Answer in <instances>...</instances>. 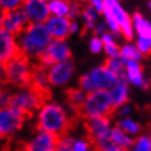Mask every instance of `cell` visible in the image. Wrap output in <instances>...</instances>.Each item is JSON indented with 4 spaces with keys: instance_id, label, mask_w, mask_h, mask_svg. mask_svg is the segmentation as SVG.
<instances>
[{
    "instance_id": "cell-22",
    "label": "cell",
    "mask_w": 151,
    "mask_h": 151,
    "mask_svg": "<svg viewBox=\"0 0 151 151\" xmlns=\"http://www.w3.org/2000/svg\"><path fill=\"white\" fill-rule=\"evenodd\" d=\"M116 126L119 127L126 134H130V135H137L141 132V126L137 122L132 121L130 118H124L122 121L117 122Z\"/></svg>"
},
{
    "instance_id": "cell-14",
    "label": "cell",
    "mask_w": 151,
    "mask_h": 151,
    "mask_svg": "<svg viewBox=\"0 0 151 151\" xmlns=\"http://www.w3.org/2000/svg\"><path fill=\"white\" fill-rule=\"evenodd\" d=\"M89 76L96 90H107L110 88H113L118 82L116 75L103 66L93 69Z\"/></svg>"
},
{
    "instance_id": "cell-4",
    "label": "cell",
    "mask_w": 151,
    "mask_h": 151,
    "mask_svg": "<svg viewBox=\"0 0 151 151\" xmlns=\"http://www.w3.org/2000/svg\"><path fill=\"white\" fill-rule=\"evenodd\" d=\"M27 117L11 107H0V140L10 139L22 128Z\"/></svg>"
},
{
    "instance_id": "cell-28",
    "label": "cell",
    "mask_w": 151,
    "mask_h": 151,
    "mask_svg": "<svg viewBox=\"0 0 151 151\" xmlns=\"http://www.w3.org/2000/svg\"><path fill=\"white\" fill-rule=\"evenodd\" d=\"M103 47V42L102 40H100L98 36H93L90 42V49L93 54H98L101 52V49Z\"/></svg>"
},
{
    "instance_id": "cell-2",
    "label": "cell",
    "mask_w": 151,
    "mask_h": 151,
    "mask_svg": "<svg viewBox=\"0 0 151 151\" xmlns=\"http://www.w3.org/2000/svg\"><path fill=\"white\" fill-rule=\"evenodd\" d=\"M6 72L7 86L27 89L32 78V60L22 49L2 65Z\"/></svg>"
},
{
    "instance_id": "cell-18",
    "label": "cell",
    "mask_w": 151,
    "mask_h": 151,
    "mask_svg": "<svg viewBox=\"0 0 151 151\" xmlns=\"http://www.w3.org/2000/svg\"><path fill=\"white\" fill-rule=\"evenodd\" d=\"M110 140L113 146L126 148V149L132 148V145H134V141H135V139L130 138L126 132H123V130H122L119 127H117V126H115L114 128L111 129Z\"/></svg>"
},
{
    "instance_id": "cell-10",
    "label": "cell",
    "mask_w": 151,
    "mask_h": 151,
    "mask_svg": "<svg viewBox=\"0 0 151 151\" xmlns=\"http://www.w3.org/2000/svg\"><path fill=\"white\" fill-rule=\"evenodd\" d=\"M87 99V92L80 88H68L65 90L66 104L71 111V116L82 122V112L84 102Z\"/></svg>"
},
{
    "instance_id": "cell-36",
    "label": "cell",
    "mask_w": 151,
    "mask_h": 151,
    "mask_svg": "<svg viewBox=\"0 0 151 151\" xmlns=\"http://www.w3.org/2000/svg\"><path fill=\"white\" fill-rule=\"evenodd\" d=\"M0 92H1V87H0Z\"/></svg>"
},
{
    "instance_id": "cell-33",
    "label": "cell",
    "mask_w": 151,
    "mask_h": 151,
    "mask_svg": "<svg viewBox=\"0 0 151 151\" xmlns=\"http://www.w3.org/2000/svg\"><path fill=\"white\" fill-rule=\"evenodd\" d=\"M4 13H6V10H4L2 8L0 7V27H2V25H4Z\"/></svg>"
},
{
    "instance_id": "cell-12",
    "label": "cell",
    "mask_w": 151,
    "mask_h": 151,
    "mask_svg": "<svg viewBox=\"0 0 151 151\" xmlns=\"http://www.w3.org/2000/svg\"><path fill=\"white\" fill-rule=\"evenodd\" d=\"M73 21L69 18H59V17H53L49 18L46 23V27L48 29L52 37L59 41H66V38L71 35V27Z\"/></svg>"
},
{
    "instance_id": "cell-31",
    "label": "cell",
    "mask_w": 151,
    "mask_h": 151,
    "mask_svg": "<svg viewBox=\"0 0 151 151\" xmlns=\"http://www.w3.org/2000/svg\"><path fill=\"white\" fill-rule=\"evenodd\" d=\"M101 151H129V149L117 147V146H112V147H109V148H106V149H102Z\"/></svg>"
},
{
    "instance_id": "cell-11",
    "label": "cell",
    "mask_w": 151,
    "mask_h": 151,
    "mask_svg": "<svg viewBox=\"0 0 151 151\" xmlns=\"http://www.w3.org/2000/svg\"><path fill=\"white\" fill-rule=\"evenodd\" d=\"M104 1H105V4L110 6V8L112 9V12H113L115 19L119 24L122 35L126 38L127 42H132V38H134V34H132V19L119 6L117 0H104Z\"/></svg>"
},
{
    "instance_id": "cell-3",
    "label": "cell",
    "mask_w": 151,
    "mask_h": 151,
    "mask_svg": "<svg viewBox=\"0 0 151 151\" xmlns=\"http://www.w3.org/2000/svg\"><path fill=\"white\" fill-rule=\"evenodd\" d=\"M117 110L114 107L111 93L106 90H96L87 93L82 112V121L92 117L104 116L113 119Z\"/></svg>"
},
{
    "instance_id": "cell-30",
    "label": "cell",
    "mask_w": 151,
    "mask_h": 151,
    "mask_svg": "<svg viewBox=\"0 0 151 151\" xmlns=\"http://www.w3.org/2000/svg\"><path fill=\"white\" fill-rule=\"evenodd\" d=\"M7 86V79H6V72H4V66L0 63V87Z\"/></svg>"
},
{
    "instance_id": "cell-26",
    "label": "cell",
    "mask_w": 151,
    "mask_h": 151,
    "mask_svg": "<svg viewBox=\"0 0 151 151\" xmlns=\"http://www.w3.org/2000/svg\"><path fill=\"white\" fill-rule=\"evenodd\" d=\"M79 88L82 89L84 92L87 93H90V92H93V91H96L94 84L91 80L90 76L89 75H84L81 76L79 78Z\"/></svg>"
},
{
    "instance_id": "cell-21",
    "label": "cell",
    "mask_w": 151,
    "mask_h": 151,
    "mask_svg": "<svg viewBox=\"0 0 151 151\" xmlns=\"http://www.w3.org/2000/svg\"><path fill=\"white\" fill-rule=\"evenodd\" d=\"M102 42L106 54H109L110 57H116L121 55V47L114 42L112 34H110V33L102 34Z\"/></svg>"
},
{
    "instance_id": "cell-29",
    "label": "cell",
    "mask_w": 151,
    "mask_h": 151,
    "mask_svg": "<svg viewBox=\"0 0 151 151\" xmlns=\"http://www.w3.org/2000/svg\"><path fill=\"white\" fill-rule=\"evenodd\" d=\"M91 4L100 14H104V9H105V1L104 0H91Z\"/></svg>"
},
{
    "instance_id": "cell-16",
    "label": "cell",
    "mask_w": 151,
    "mask_h": 151,
    "mask_svg": "<svg viewBox=\"0 0 151 151\" xmlns=\"http://www.w3.org/2000/svg\"><path fill=\"white\" fill-rule=\"evenodd\" d=\"M24 32L42 49H45L47 47V45L50 43L52 35L49 33L48 29L44 24H34V23H31Z\"/></svg>"
},
{
    "instance_id": "cell-8",
    "label": "cell",
    "mask_w": 151,
    "mask_h": 151,
    "mask_svg": "<svg viewBox=\"0 0 151 151\" xmlns=\"http://www.w3.org/2000/svg\"><path fill=\"white\" fill-rule=\"evenodd\" d=\"M73 71H75V64L72 58L50 66L47 72L49 84L53 87L63 86L71 78Z\"/></svg>"
},
{
    "instance_id": "cell-27",
    "label": "cell",
    "mask_w": 151,
    "mask_h": 151,
    "mask_svg": "<svg viewBox=\"0 0 151 151\" xmlns=\"http://www.w3.org/2000/svg\"><path fill=\"white\" fill-rule=\"evenodd\" d=\"M23 0H0V7L6 11L17 10L22 7Z\"/></svg>"
},
{
    "instance_id": "cell-1",
    "label": "cell",
    "mask_w": 151,
    "mask_h": 151,
    "mask_svg": "<svg viewBox=\"0 0 151 151\" xmlns=\"http://www.w3.org/2000/svg\"><path fill=\"white\" fill-rule=\"evenodd\" d=\"M79 121L73 116H68L64 107L57 103H47L40 111L35 132H47L58 137L69 136L77 127Z\"/></svg>"
},
{
    "instance_id": "cell-37",
    "label": "cell",
    "mask_w": 151,
    "mask_h": 151,
    "mask_svg": "<svg viewBox=\"0 0 151 151\" xmlns=\"http://www.w3.org/2000/svg\"><path fill=\"white\" fill-rule=\"evenodd\" d=\"M47 1H48V0H47ZM50 1H52V0H50Z\"/></svg>"
},
{
    "instance_id": "cell-7",
    "label": "cell",
    "mask_w": 151,
    "mask_h": 151,
    "mask_svg": "<svg viewBox=\"0 0 151 151\" xmlns=\"http://www.w3.org/2000/svg\"><path fill=\"white\" fill-rule=\"evenodd\" d=\"M22 9L25 11L31 23L43 24L50 17L47 0H23Z\"/></svg>"
},
{
    "instance_id": "cell-5",
    "label": "cell",
    "mask_w": 151,
    "mask_h": 151,
    "mask_svg": "<svg viewBox=\"0 0 151 151\" xmlns=\"http://www.w3.org/2000/svg\"><path fill=\"white\" fill-rule=\"evenodd\" d=\"M71 58V50L69 48V46L66 44V42L54 40V41H50L47 47L33 61L50 67L57 63L68 60Z\"/></svg>"
},
{
    "instance_id": "cell-24",
    "label": "cell",
    "mask_w": 151,
    "mask_h": 151,
    "mask_svg": "<svg viewBox=\"0 0 151 151\" xmlns=\"http://www.w3.org/2000/svg\"><path fill=\"white\" fill-rule=\"evenodd\" d=\"M121 56L125 58L126 60L139 61L142 55L140 54V52L138 50L136 46L132 45V44H127V45H124L121 48Z\"/></svg>"
},
{
    "instance_id": "cell-6",
    "label": "cell",
    "mask_w": 151,
    "mask_h": 151,
    "mask_svg": "<svg viewBox=\"0 0 151 151\" xmlns=\"http://www.w3.org/2000/svg\"><path fill=\"white\" fill-rule=\"evenodd\" d=\"M30 24L31 22L27 19V13L21 7L17 10L6 11L2 27L17 40L24 33Z\"/></svg>"
},
{
    "instance_id": "cell-17",
    "label": "cell",
    "mask_w": 151,
    "mask_h": 151,
    "mask_svg": "<svg viewBox=\"0 0 151 151\" xmlns=\"http://www.w3.org/2000/svg\"><path fill=\"white\" fill-rule=\"evenodd\" d=\"M111 98L114 107L118 110L119 107L128 103V87L127 81H118L111 90Z\"/></svg>"
},
{
    "instance_id": "cell-9",
    "label": "cell",
    "mask_w": 151,
    "mask_h": 151,
    "mask_svg": "<svg viewBox=\"0 0 151 151\" xmlns=\"http://www.w3.org/2000/svg\"><path fill=\"white\" fill-rule=\"evenodd\" d=\"M60 137L47 132H38L37 136L30 142H24V151H57Z\"/></svg>"
},
{
    "instance_id": "cell-35",
    "label": "cell",
    "mask_w": 151,
    "mask_h": 151,
    "mask_svg": "<svg viewBox=\"0 0 151 151\" xmlns=\"http://www.w3.org/2000/svg\"><path fill=\"white\" fill-rule=\"evenodd\" d=\"M23 144H24V142H23ZM23 144H22V148H21V150L20 151H24V149H23Z\"/></svg>"
},
{
    "instance_id": "cell-13",
    "label": "cell",
    "mask_w": 151,
    "mask_h": 151,
    "mask_svg": "<svg viewBox=\"0 0 151 151\" xmlns=\"http://www.w3.org/2000/svg\"><path fill=\"white\" fill-rule=\"evenodd\" d=\"M21 50L17 40L4 27H0V63L4 65Z\"/></svg>"
},
{
    "instance_id": "cell-23",
    "label": "cell",
    "mask_w": 151,
    "mask_h": 151,
    "mask_svg": "<svg viewBox=\"0 0 151 151\" xmlns=\"http://www.w3.org/2000/svg\"><path fill=\"white\" fill-rule=\"evenodd\" d=\"M132 151H151V134H144L136 138Z\"/></svg>"
},
{
    "instance_id": "cell-19",
    "label": "cell",
    "mask_w": 151,
    "mask_h": 151,
    "mask_svg": "<svg viewBox=\"0 0 151 151\" xmlns=\"http://www.w3.org/2000/svg\"><path fill=\"white\" fill-rule=\"evenodd\" d=\"M132 25L135 27L139 36L151 38V23L145 19L139 12H135L132 15Z\"/></svg>"
},
{
    "instance_id": "cell-20",
    "label": "cell",
    "mask_w": 151,
    "mask_h": 151,
    "mask_svg": "<svg viewBox=\"0 0 151 151\" xmlns=\"http://www.w3.org/2000/svg\"><path fill=\"white\" fill-rule=\"evenodd\" d=\"M48 8L55 17L66 18L70 10V0H52L48 4Z\"/></svg>"
},
{
    "instance_id": "cell-34",
    "label": "cell",
    "mask_w": 151,
    "mask_h": 151,
    "mask_svg": "<svg viewBox=\"0 0 151 151\" xmlns=\"http://www.w3.org/2000/svg\"><path fill=\"white\" fill-rule=\"evenodd\" d=\"M148 6H149V8H150V10H151V1H149V2H148Z\"/></svg>"
},
{
    "instance_id": "cell-32",
    "label": "cell",
    "mask_w": 151,
    "mask_h": 151,
    "mask_svg": "<svg viewBox=\"0 0 151 151\" xmlns=\"http://www.w3.org/2000/svg\"><path fill=\"white\" fill-rule=\"evenodd\" d=\"M130 112V106H128L127 104L126 105H124V106H122V110H121V115H123V116H126L127 114Z\"/></svg>"
},
{
    "instance_id": "cell-25",
    "label": "cell",
    "mask_w": 151,
    "mask_h": 151,
    "mask_svg": "<svg viewBox=\"0 0 151 151\" xmlns=\"http://www.w3.org/2000/svg\"><path fill=\"white\" fill-rule=\"evenodd\" d=\"M136 47L142 56H151V38L138 36Z\"/></svg>"
},
{
    "instance_id": "cell-15",
    "label": "cell",
    "mask_w": 151,
    "mask_h": 151,
    "mask_svg": "<svg viewBox=\"0 0 151 151\" xmlns=\"http://www.w3.org/2000/svg\"><path fill=\"white\" fill-rule=\"evenodd\" d=\"M126 75L127 79L136 87L148 89L150 86V80L147 79L142 73V66L139 61L127 60L126 63Z\"/></svg>"
}]
</instances>
